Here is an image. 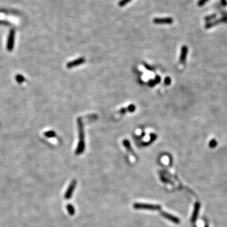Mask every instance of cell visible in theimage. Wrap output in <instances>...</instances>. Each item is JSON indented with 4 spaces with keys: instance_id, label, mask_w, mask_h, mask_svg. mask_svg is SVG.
Instances as JSON below:
<instances>
[{
    "instance_id": "cell-1",
    "label": "cell",
    "mask_w": 227,
    "mask_h": 227,
    "mask_svg": "<svg viewBox=\"0 0 227 227\" xmlns=\"http://www.w3.org/2000/svg\"><path fill=\"white\" fill-rule=\"evenodd\" d=\"M78 131V143L75 153L80 155L85 150V133H84V125L83 121L81 117L77 119Z\"/></svg>"
},
{
    "instance_id": "cell-2",
    "label": "cell",
    "mask_w": 227,
    "mask_h": 227,
    "mask_svg": "<svg viewBox=\"0 0 227 227\" xmlns=\"http://www.w3.org/2000/svg\"><path fill=\"white\" fill-rule=\"evenodd\" d=\"M134 208L137 209H148V210H158L161 208L160 205L150 204L136 203L134 204Z\"/></svg>"
},
{
    "instance_id": "cell-3",
    "label": "cell",
    "mask_w": 227,
    "mask_h": 227,
    "mask_svg": "<svg viewBox=\"0 0 227 227\" xmlns=\"http://www.w3.org/2000/svg\"><path fill=\"white\" fill-rule=\"evenodd\" d=\"M15 32L13 29L10 30V33H9L8 38L7 41V49L9 51H12L13 49L14 46V40H15Z\"/></svg>"
},
{
    "instance_id": "cell-4",
    "label": "cell",
    "mask_w": 227,
    "mask_h": 227,
    "mask_svg": "<svg viewBox=\"0 0 227 227\" xmlns=\"http://www.w3.org/2000/svg\"><path fill=\"white\" fill-rule=\"evenodd\" d=\"M155 24H171L173 23V19L170 17L165 18H155L153 20Z\"/></svg>"
},
{
    "instance_id": "cell-5",
    "label": "cell",
    "mask_w": 227,
    "mask_h": 227,
    "mask_svg": "<svg viewBox=\"0 0 227 227\" xmlns=\"http://www.w3.org/2000/svg\"><path fill=\"white\" fill-rule=\"evenodd\" d=\"M76 185H77V181L76 180H73L71 182V183L69 184V187H68V189H67L66 193H65L64 197L66 199H70L71 196H72V194L73 193V191L74 190V188L76 187Z\"/></svg>"
},
{
    "instance_id": "cell-6",
    "label": "cell",
    "mask_w": 227,
    "mask_h": 227,
    "mask_svg": "<svg viewBox=\"0 0 227 227\" xmlns=\"http://www.w3.org/2000/svg\"><path fill=\"white\" fill-rule=\"evenodd\" d=\"M85 62V60L84 57H80V58H78L77 60L73 61H70L69 63H67L66 66L68 68H73L74 67L78 66L79 65L82 64Z\"/></svg>"
},
{
    "instance_id": "cell-7",
    "label": "cell",
    "mask_w": 227,
    "mask_h": 227,
    "mask_svg": "<svg viewBox=\"0 0 227 227\" xmlns=\"http://www.w3.org/2000/svg\"><path fill=\"white\" fill-rule=\"evenodd\" d=\"M161 214L163 216V217L165 218L172 221H173L174 223H179V220L177 218L174 217V216L171 215V214H168L167 213L164 212V211H161Z\"/></svg>"
},
{
    "instance_id": "cell-8",
    "label": "cell",
    "mask_w": 227,
    "mask_h": 227,
    "mask_svg": "<svg viewBox=\"0 0 227 227\" xmlns=\"http://www.w3.org/2000/svg\"><path fill=\"white\" fill-rule=\"evenodd\" d=\"M135 109H136V107L134 105H130L128 107H127V108H123L122 109H121L119 110V113L121 114H124L126 113L127 112H133L134 110H135Z\"/></svg>"
},
{
    "instance_id": "cell-9",
    "label": "cell",
    "mask_w": 227,
    "mask_h": 227,
    "mask_svg": "<svg viewBox=\"0 0 227 227\" xmlns=\"http://www.w3.org/2000/svg\"><path fill=\"white\" fill-rule=\"evenodd\" d=\"M123 144L124 145V147H126V148L127 149V150L129 151V152H130V153H131L132 154H133V150H132L131 147L129 142L128 140H124L123 141Z\"/></svg>"
},
{
    "instance_id": "cell-10",
    "label": "cell",
    "mask_w": 227,
    "mask_h": 227,
    "mask_svg": "<svg viewBox=\"0 0 227 227\" xmlns=\"http://www.w3.org/2000/svg\"><path fill=\"white\" fill-rule=\"evenodd\" d=\"M67 209H68V213H69V214H70V215L73 216L74 215V209L73 208V206H72L71 204H68L67 205Z\"/></svg>"
},
{
    "instance_id": "cell-11",
    "label": "cell",
    "mask_w": 227,
    "mask_h": 227,
    "mask_svg": "<svg viewBox=\"0 0 227 227\" xmlns=\"http://www.w3.org/2000/svg\"><path fill=\"white\" fill-rule=\"evenodd\" d=\"M131 0H121L119 2V6L121 7H123L125 5H126L127 3L130 2Z\"/></svg>"
},
{
    "instance_id": "cell-12",
    "label": "cell",
    "mask_w": 227,
    "mask_h": 227,
    "mask_svg": "<svg viewBox=\"0 0 227 227\" xmlns=\"http://www.w3.org/2000/svg\"><path fill=\"white\" fill-rule=\"evenodd\" d=\"M209 1V0H199V1H198V3H197V4H198L199 7H202V6H203L206 3H207L208 1Z\"/></svg>"
},
{
    "instance_id": "cell-13",
    "label": "cell",
    "mask_w": 227,
    "mask_h": 227,
    "mask_svg": "<svg viewBox=\"0 0 227 227\" xmlns=\"http://www.w3.org/2000/svg\"><path fill=\"white\" fill-rule=\"evenodd\" d=\"M45 134H46L47 137H53L54 135H55V133H54V132L51 131V132H49V133H46Z\"/></svg>"
}]
</instances>
